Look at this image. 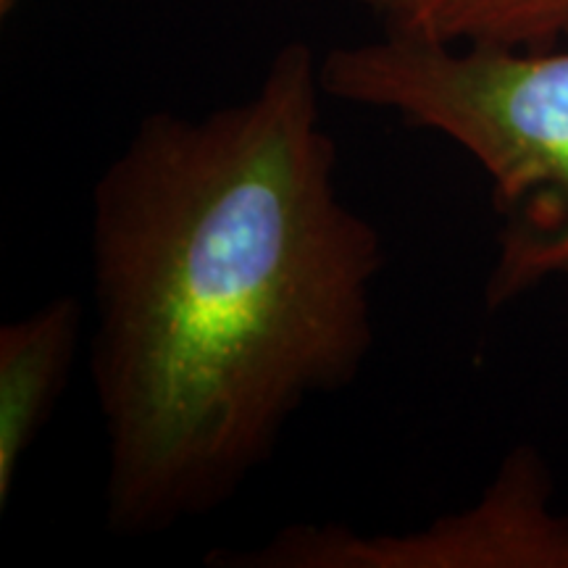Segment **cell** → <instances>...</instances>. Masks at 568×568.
I'll use <instances>...</instances> for the list:
<instances>
[{"instance_id":"1","label":"cell","mask_w":568,"mask_h":568,"mask_svg":"<svg viewBox=\"0 0 568 568\" xmlns=\"http://www.w3.org/2000/svg\"><path fill=\"white\" fill-rule=\"evenodd\" d=\"M318 63L287 42L245 101L151 113L98 176L90 379L113 535L222 508L372 355L385 247L339 193Z\"/></svg>"},{"instance_id":"2","label":"cell","mask_w":568,"mask_h":568,"mask_svg":"<svg viewBox=\"0 0 568 568\" xmlns=\"http://www.w3.org/2000/svg\"><path fill=\"white\" fill-rule=\"evenodd\" d=\"M318 74L332 101L435 132L487 174L503 216L489 308L568 282V48L453 45L385 30L332 48Z\"/></svg>"},{"instance_id":"3","label":"cell","mask_w":568,"mask_h":568,"mask_svg":"<svg viewBox=\"0 0 568 568\" xmlns=\"http://www.w3.org/2000/svg\"><path fill=\"white\" fill-rule=\"evenodd\" d=\"M219 568H568V516L552 508L542 456L518 447L474 506L406 535L293 524L247 550H213Z\"/></svg>"},{"instance_id":"4","label":"cell","mask_w":568,"mask_h":568,"mask_svg":"<svg viewBox=\"0 0 568 568\" xmlns=\"http://www.w3.org/2000/svg\"><path fill=\"white\" fill-rule=\"evenodd\" d=\"M84 303L59 295L0 326V508L19 468L67 389L84 332Z\"/></svg>"},{"instance_id":"5","label":"cell","mask_w":568,"mask_h":568,"mask_svg":"<svg viewBox=\"0 0 568 568\" xmlns=\"http://www.w3.org/2000/svg\"><path fill=\"white\" fill-rule=\"evenodd\" d=\"M453 45H568V0H429L406 30Z\"/></svg>"},{"instance_id":"6","label":"cell","mask_w":568,"mask_h":568,"mask_svg":"<svg viewBox=\"0 0 568 568\" xmlns=\"http://www.w3.org/2000/svg\"><path fill=\"white\" fill-rule=\"evenodd\" d=\"M385 21V30H406L429 0H353Z\"/></svg>"},{"instance_id":"7","label":"cell","mask_w":568,"mask_h":568,"mask_svg":"<svg viewBox=\"0 0 568 568\" xmlns=\"http://www.w3.org/2000/svg\"><path fill=\"white\" fill-rule=\"evenodd\" d=\"M13 6H17V0H0V11L3 13H9Z\"/></svg>"}]
</instances>
